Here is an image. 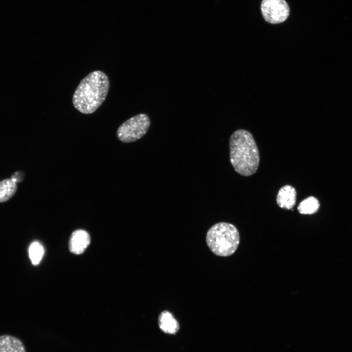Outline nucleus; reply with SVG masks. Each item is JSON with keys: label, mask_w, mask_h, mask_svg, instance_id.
Instances as JSON below:
<instances>
[{"label": "nucleus", "mask_w": 352, "mask_h": 352, "mask_svg": "<svg viewBox=\"0 0 352 352\" xmlns=\"http://www.w3.org/2000/svg\"><path fill=\"white\" fill-rule=\"evenodd\" d=\"M24 177V173L22 171H17L13 174L11 178L15 182H19L22 181Z\"/></svg>", "instance_id": "nucleus-13"}, {"label": "nucleus", "mask_w": 352, "mask_h": 352, "mask_svg": "<svg viewBox=\"0 0 352 352\" xmlns=\"http://www.w3.org/2000/svg\"><path fill=\"white\" fill-rule=\"evenodd\" d=\"M44 253V247L40 242H34L31 244L29 248V255L34 265H37L40 263Z\"/></svg>", "instance_id": "nucleus-12"}, {"label": "nucleus", "mask_w": 352, "mask_h": 352, "mask_svg": "<svg viewBox=\"0 0 352 352\" xmlns=\"http://www.w3.org/2000/svg\"><path fill=\"white\" fill-rule=\"evenodd\" d=\"M296 198V189L291 185H286L279 190L276 197V202L280 208L290 210L295 206Z\"/></svg>", "instance_id": "nucleus-7"}, {"label": "nucleus", "mask_w": 352, "mask_h": 352, "mask_svg": "<svg viewBox=\"0 0 352 352\" xmlns=\"http://www.w3.org/2000/svg\"><path fill=\"white\" fill-rule=\"evenodd\" d=\"M239 232L230 223L220 222L213 225L207 231V246L215 255L227 257L232 255L240 243Z\"/></svg>", "instance_id": "nucleus-3"}, {"label": "nucleus", "mask_w": 352, "mask_h": 352, "mask_svg": "<svg viewBox=\"0 0 352 352\" xmlns=\"http://www.w3.org/2000/svg\"><path fill=\"white\" fill-rule=\"evenodd\" d=\"M17 183L11 178H6L0 181V203L10 199L15 194Z\"/></svg>", "instance_id": "nucleus-10"}, {"label": "nucleus", "mask_w": 352, "mask_h": 352, "mask_svg": "<svg viewBox=\"0 0 352 352\" xmlns=\"http://www.w3.org/2000/svg\"><path fill=\"white\" fill-rule=\"evenodd\" d=\"M151 124L149 116L140 113L123 122L118 128L117 136L124 143L134 142L142 138L148 132Z\"/></svg>", "instance_id": "nucleus-4"}, {"label": "nucleus", "mask_w": 352, "mask_h": 352, "mask_svg": "<svg viewBox=\"0 0 352 352\" xmlns=\"http://www.w3.org/2000/svg\"><path fill=\"white\" fill-rule=\"evenodd\" d=\"M230 161L236 172L244 176L255 174L260 163L257 144L252 134L244 129L235 131L229 139Z\"/></svg>", "instance_id": "nucleus-2"}, {"label": "nucleus", "mask_w": 352, "mask_h": 352, "mask_svg": "<svg viewBox=\"0 0 352 352\" xmlns=\"http://www.w3.org/2000/svg\"><path fill=\"white\" fill-rule=\"evenodd\" d=\"M0 352H26L22 341L13 336H0Z\"/></svg>", "instance_id": "nucleus-9"}, {"label": "nucleus", "mask_w": 352, "mask_h": 352, "mask_svg": "<svg viewBox=\"0 0 352 352\" xmlns=\"http://www.w3.org/2000/svg\"><path fill=\"white\" fill-rule=\"evenodd\" d=\"M261 9L264 20L272 24L285 22L290 11L285 0H262Z\"/></svg>", "instance_id": "nucleus-5"}, {"label": "nucleus", "mask_w": 352, "mask_h": 352, "mask_svg": "<svg viewBox=\"0 0 352 352\" xmlns=\"http://www.w3.org/2000/svg\"><path fill=\"white\" fill-rule=\"evenodd\" d=\"M109 87V79L104 72H90L81 81L74 92V107L83 114L93 113L106 99Z\"/></svg>", "instance_id": "nucleus-1"}, {"label": "nucleus", "mask_w": 352, "mask_h": 352, "mask_svg": "<svg viewBox=\"0 0 352 352\" xmlns=\"http://www.w3.org/2000/svg\"><path fill=\"white\" fill-rule=\"evenodd\" d=\"M320 207L318 200L313 196L303 199L298 205L297 210L303 215H311L316 213Z\"/></svg>", "instance_id": "nucleus-11"}, {"label": "nucleus", "mask_w": 352, "mask_h": 352, "mask_svg": "<svg viewBox=\"0 0 352 352\" xmlns=\"http://www.w3.org/2000/svg\"><path fill=\"white\" fill-rule=\"evenodd\" d=\"M90 239L88 233L82 229L74 231L71 234L69 242V250L72 253H83L90 243Z\"/></svg>", "instance_id": "nucleus-6"}, {"label": "nucleus", "mask_w": 352, "mask_h": 352, "mask_svg": "<svg viewBox=\"0 0 352 352\" xmlns=\"http://www.w3.org/2000/svg\"><path fill=\"white\" fill-rule=\"evenodd\" d=\"M160 330L165 333L175 334L179 330V324L173 314L169 311H162L158 319Z\"/></svg>", "instance_id": "nucleus-8"}]
</instances>
